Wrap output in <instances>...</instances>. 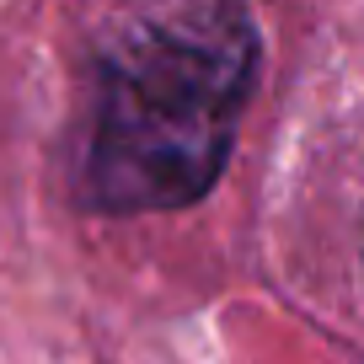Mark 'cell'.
Returning <instances> with one entry per match:
<instances>
[{"label":"cell","instance_id":"obj_1","mask_svg":"<svg viewBox=\"0 0 364 364\" xmlns=\"http://www.w3.org/2000/svg\"><path fill=\"white\" fill-rule=\"evenodd\" d=\"M257 75L241 0H193L129 27L102 59L86 193L107 215L182 209L225 171Z\"/></svg>","mask_w":364,"mask_h":364}]
</instances>
